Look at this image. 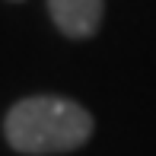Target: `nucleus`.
I'll use <instances>...</instances> for the list:
<instances>
[{"instance_id": "obj_1", "label": "nucleus", "mask_w": 156, "mask_h": 156, "mask_svg": "<svg viewBox=\"0 0 156 156\" xmlns=\"http://www.w3.org/2000/svg\"><path fill=\"white\" fill-rule=\"evenodd\" d=\"M93 115L80 102L64 96H26L3 115V137L16 153L58 156L89 144Z\"/></svg>"}, {"instance_id": "obj_2", "label": "nucleus", "mask_w": 156, "mask_h": 156, "mask_svg": "<svg viewBox=\"0 0 156 156\" xmlns=\"http://www.w3.org/2000/svg\"><path fill=\"white\" fill-rule=\"evenodd\" d=\"M51 23L67 38H93L102 26L105 0H48Z\"/></svg>"}, {"instance_id": "obj_3", "label": "nucleus", "mask_w": 156, "mask_h": 156, "mask_svg": "<svg viewBox=\"0 0 156 156\" xmlns=\"http://www.w3.org/2000/svg\"><path fill=\"white\" fill-rule=\"evenodd\" d=\"M16 3H19V0H16Z\"/></svg>"}]
</instances>
